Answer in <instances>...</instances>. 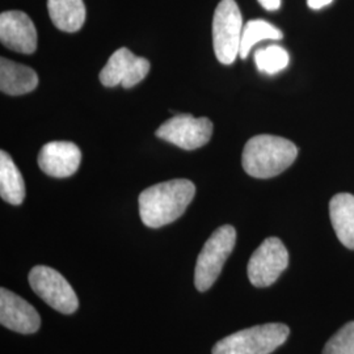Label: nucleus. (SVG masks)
Listing matches in <instances>:
<instances>
[{
	"instance_id": "412c9836",
	"label": "nucleus",
	"mask_w": 354,
	"mask_h": 354,
	"mask_svg": "<svg viewBox=\"0 0 354 354\" xmlns=\"http://www.w3.org/2000/svg\"><path fill=\"white\" fill-rule=\"evenodd\" d=\"M266 11H277L281 7V0H259Z\"/></svg>"
},
{
	"instance_id": "2eb2a0df",
	"label": "nucleus",
	"mask_w": 354,
	"mask_h": 354,
	"mask_svg": "<svg viewBox=\"0 0 354 354\" xmlns=\"http://www.w3.org/2000/svg\"><path fill=\"white\" fill-rule=\"evenodd\" d=\"M53 24L67 33L77 32L86 21L83 0H48Z\"/></svg>"
},
{
	"instance_id": "f257e3e1",
	"label": "nucleus",
	"mask_w": 354,
	"mask_h": 354,
	"mask_svg": "<svg viewBox=\"0 0 354 354\" xmlns=\"http://www.w3.org/2000/svg\"><path fill=\"white\" fill-rule=\"evenodd\" d=\"M194 194V184L185 178L152 185L140 194V219L147 227L167 226L185 213Z\"/></svg>"
},
{
	"instance_id": "423d86ee",
	"label": "nucleus",
	"mask_w": 354,
	"mask_h": 354,
	"mask_svg": "<svg viewBox=\"0 0 354 354\" xmlns=\"http://www.w3.org/2000/svg\"><path fill=\"white\" fill-rule=\"evenodd\" d=\"M29 285L38 297L61 314L71 315L79 307L75 291L64 276L49 266H35L29 273Z\"/></svg>"
},
{
	"instance_id": "1a4fd4ad",
	"label": "nucleus",
	"mask_w": 354,
	"mask_h": 354,
	"mask_svg": "<svg viewBox=\"0 0 354 354\" xmlns=\"http://www.w3.org/2000/svg\"><path fill=\"white\" fill-rule=\"evenodd\" d=\"M151 64L142 57H137L127 48L114 51L100 73V82L105 87L121 84L131 88L140 83L150 71Z\"/></svg>"
},
{
	"instance_id": "9b49d317",
	"label": "nucleus",
	"mask_w": 354,
	"mask_h": 354,
	"mask_svg": "<svg viewBox=\"0 0 354 354\" xmlns=\"http://www.w3.org/2000/svg\"><path fill=\"white\" fill-rule=\"evenodd\" d=\"M0 323L17 333H36L41 327L37 310L26 299L4 288L0 289Z\"/></svg>"
},
{
	"instance_id": "7ed1b4c3",
	"label": "nucleus",
	"mask_w": 354,
	"mask_h": 354,
	"mask_svg": "<svg viewBox=\"0 0 354 354\" xmlns=\"http://www.w3.org/2000/svg\"><path fill=\"white\" fill-rule=\"evenodd\" d=\"M290 329L282 323H266L241 329L219 340L213 354H270L288 340Z\"/></svg>"
},
{
	"instance_id": "f03ea898",
	"label": "nucleus",
	"mask_w": 354,
	"mask_h": 354,
	"mask_svg": "<svg viewBox=\"0 0 354 354\" xmlns=\"http://www.w3.org/2000/svg\"><path fill=\"white\" fill-rule=\"evenodd\" d=\"M297 156L298 149L291 140L261 134L245 143L241 165L250 176L270 178L288 169Z\"/></svg>"
},
{
	"instance_id": "4468645a",
	"label": "nucleus",
	"mask_w": 354,
	"mask_h": 354,
	"mask_svg": "<svg viewBox=\"0 0 354 354\" xmlns=\"http://www.w3.org/2000/svg\"><path fill=\"white\" fill-rule=\"evenodd\" d=\"M329 216L342 245L354 250V196L339 193L329 203Z\"/></svg>"
},
{
	"instance_id": "6e6552de",
	"label": "nucleus",
	"mask_w": 354,
	"mask_h": 354,
	"mask_svg": "<svg viewBox=\"0 0 354 354\" xmlns=\"http://www.w3.org/2000/svg\"><path fill=\"white\" fill-rule=\"evenodd\" d=\"M156 137L167 140L183 150H196L205 146L213 134V122L196 118L192 114H176L156 130Z\"/></svg>"
},
{
	"instance_id": "0eeeda50",
	"label": "nucleus",
	"mask_w": 354,
	"mask_h": 354,
	"mask_svg": "<svg viewBox=\"0 0 354 354\" xmlns=\"http://www.w3.org/2000/svg\"><path fill=\"white\" fill-rule=\"evenodd\" d=\"M289 266V252L279 238H266L253 252L247 274L254 288L273 285Z\"/></svg>"
},
{
	"instance_id": "20e7f679",
	"label": "nucleus",
	"mask_w": 354,
	"mask_h": 354,
	"mask_svg": "<svg viewBox=\"0 0 354 354\" xmlns=\"http://www.w3.org/2000/svg\"><path fill=\"white\" fill-rule=\"evenodd\" d=\"M236 243V230L225 225L216 228L203 244L194 269V286L198 291H207L219 277L228 256Z\"/></svg>"
},
{
	"instance_id": "f3484780",
	"label": "nucleus",
	"mask_w": 354,
	"mask_h": 354,
	"mask_svg": "<svg viewBox=\"0 0 354 354\" xmlns=\"http://www.w3.org/2000/svg\"><path fill=\"white\" fill-rule=\"evenodd\" d=\"M282 37L283 35L279 28L266 20H250L243 28L239 57L245 59L253 46L264 39H282Z\"/></svg>"
},
{
	"instance_id": "ddd939ff",
	"label": "nucleus",
	"mask_w": 354,
	"mask_h": 354,
	"mask_svg": "<svg viewBox=\"0 0 354 354\" xmlns=\"http://www.w3.org/2000/svg\"><path fill=\"white\" fill-rule=\"evenodd\" d=\"M37 86L38 76L33 68L6 58L0 59V89L3 93L20 96L32 92Z\"/></svg>"
},
{
	"instance_id": "aec40b11",
	"label": "nucleus",
	"mask_w": 354,
	"mask_h": 354,
	"mask_svg": "<svg viewBox=\"0 0 354 354\" xmlns=\"http://www.w3.org/2000/svg\"><path fill=\"white\" fill-rule=\"evenodd\" d=\"M333 0H307V6L311 8V10H322L324 7L329 6Z\"/></svg>"
},
{
	"instance_id": "f8f14e48",
	"label": "nucleus",
	"mask_w": 354,
	"mask_h": 354,
	"mask_svg": "<svg viewBox=\"0 0 354 354\" xmlns=\"http://www.w3.org/2000/svg\"><path fill=\"white\" fill-rule=\"evenodd\" d=\"M82 152L73 142L54 140L46 143L38 153L39 168L51 177L73 176L80 167Z\"/></svg>"
},
{
	"instance_id": "9d476101",
	"label": "nucleus",
	"mask_w": 354,
	"mask_h": 354,
	"mask_svg": "<svg viewBox=\"0 0 354 354\" xmlns=\"http://www.w3.org/2000/svg\"><path fill=\"white\" fill-rule=\"evenodd\" d=\"M0 41L11 50L32 54L37 49L36 26L21 11L3 12L0 15Z\"/></svg>"
},
{
	"instance_id": "a211bd4d",
	"label": "nucleus",
	"mask_w": 354,
	"mask_h": 354,
	"mask_svg": "<svg viewBox=\"0 0 354 354\" xmlns=\"http://www.w3.org/2000/svg\"><path fill=\"white\" fill-rule=\"evenodd\" d=\"M289 53L279 45L266 46L254 53V64L257 70L266 75H276L283 71L289 66Z\"/></svg>"
},
{
	"instance_id": "39448f33",
	"label": "nucleus",
	"mask_w": 354,
	"mask_h": 354,
	"mask_svg": "<svg viewBox=\"0 0 354 354\" xmlns=\"http://www.w3.org/2000/svg\"><path fill=\"white\" fill-rule=\"evenodd\" d=\"M243 17L235 0H222L213 17V45L221 64H231L241 50Z\"/></svg>"
},
{
	"instance_id": "dca6fc26",
	"label": "nucleus",
	"mask_w": 354,
	"mask_h": 354,
	"mask_svg": "<svg viewBox=\"0 0 354 354\" xmlns=\"http://www.w3.org/2000/svg\"><path fill=\"white\" fill-rule=\"evenodd\" d=\"M0 196L11 205H21L26 198L24 178L6 151L0 152Z\"/></svg>"
},
{
	"instance_id": "6ab92c4d",
	"label": "nucleus",
	"mask_w": 354,
	"mask_h": 354,
	"mask_svg": "<svg viewBox=\"0 0 354 354\" xmlns=\"http://www.w3.org/2000/svg\"><path fill=\"white\" fill-rule=\"evenodd\" d=\"M323 354H354V322L346 323L329 339Z\"/></svg>"
}]
</instances>
